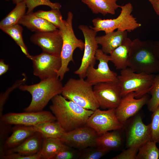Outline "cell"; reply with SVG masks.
Masks as SVG:
<instances>
[{
	"mask_svg": "<svg viewBox=\"0 0 159 159\" xmlns=\"http://www.w3.org/2000/svg\"><path fill=\"white\" fill-rule=\"evenodd\" d=\"M93 90L99 107L103 109L116 108L122 97L117 81L98 83Z\"/></svg>",
	"mask_w": 159,
	"mask_h": 159,
	"instance_id": "8fae6325",
	"label": "cell"
},
{
	"mask_svg": "<svg viewBox=\"0 0 159 159\" xmlns=\"http://www.w3.org/2000/svg\"><path fill=\"white\" fill-rule=\"evenodd\" d=\"M151 4L156 14L159 16V0H148Z\"/></svg>",
	"mask_w": 159,
	"mask_h": 159,
	"instance_id": "f35d334b",
	"label": "cell"
},
{
	"mask_svg": "<svg viewBox=\"0 0 159 159\" xmlns=\"http://www.w3.org/2000/svg\"><path fill=\"white\" fill-rule=\"evenodd\" d=\"M94 14H101L105 16L109 14L114 15L120 6L117 4V0H81Z\"/></svg>",
	"mask_w": 159,
	"mask_h": 159,
	"instance_id": "cb8c5ba5",
	"label": "cell"
},
{
	"mask_svg": "<svg viewBox=\"0 0 159 159\" xmlns=\"http://www.w3.org/2000/svg\"><path fill=\"white\" fill-rule=\"evenodd\" d=\"M132 40L127 37L110 54V61L117 69L122 70L128 67L129 53Z\"/></svg>",
	"mask_w": 159,
	"mask_h": 159,
	"instance_id": "7402d4cb",
	"label": "cell"
},
{
	"mask_svg": "<svg viewBox=\"0 0 159 159\" xmlns=\"http://www.w3.org/2000/svg\"><path fill=\"white\" fill-rule=\"evenodd\" d=\"M33 63V73L41 80L57 77L62 65L60 56L43 52L35 56L27 57Z\"/></svg>",
	"mask_w": 159,
	"mask_h": 159,
	"instance_id": "ba28073f",
	"label": "cell"
},
{
	"mask_svg": "<svg viewBox=\"0 0 159 159\" xmlns=\"http://www.w3.org/2000/svg\"><path fill=\"white\" fill-rule=\"evenodd\" d=\"M70 147L66 144L64 148L54 156L53 159H73L75 156V153Z\"/></svg>",
	"mask_w": 159,
	"mask_h": 159,
	"instance_id": "8d00e7d4",
	"label": "cell"
},
{
	"mask_svg": "<svg viewBox=\"0 0 159 159\" xmlns=\"http://www.w3.org/2000/svg\"><path fill=\"white\" fill-rule=\"evenodd\" d=\"M19 24L35 33L53 31L57 28L47 20L36 16L33 11L26 14L20 20Z\"/></svg>",
	"mask_w": 159,
	"mask_h": 159,
	"instance_id": "44dd1931",
	"label": "cell"
},
{
	"mask_svg": "<svg viewBox=\"0 0 159 159\" xmlns=\"http://www.w3.org/2000/svg\"><path fill=\"white\" fill-rule=\"evenodd\" d=\"M126 127V148L139 147L146 141L151 140L150 124H145L140 115H136Z\"/></svg>",
	"mask_w": 159,
	"mask_h": 159,
	"instance_id": "9a60e30c",
	"label": "cell"
},
{
	"mask_svg": "<svg viewBox=\"0 0 159 159\" xmlns=\"http://www.w3.org/2000/svg\"><path fill=\"white\" fill-rule=\"evenodd\" d=\"M73 16V13L69 11L62 28L59 29L63 43L60 55L62 65L57 77L61 81L63 79L66 73L69 70L68 67L69 63L71 62H74L73 55L74 50L78 48L82 51L85 47V43L77 38L74 34L72 27Z\"/></svg>",
	"mask_w": 159,
	"mask_h": 159,
	"instance_id": "5b68a950",
	"label": "cell"
},
{
	"mask_svg": "<svg viewBox=\"0 0 159 159\" xmlns=\"http://www.w3.org/2000/svg\"><path fill=\"white\" fill-rule=\"evenodd\" d=\"M118 130L107 131L98 135L96 141V147L109 152L120 148L122 146L123 140Z\"/></svg>",
	"mask_w": 159,
	"mask_h": 159,
	"instance_id": "603a6c76",
	"label": "cell"
},
{
	"mask_svg": "<svg viewBox=\"0 0 159 159\" xmlns=\"http://www.w3.org/2000/svg\"><path fill=\"white\" fill-rule=\"evenodd\" d=\"M4 159H40L41 153L30 155H25L18 153H13L3 155L1 158Z\"/></svg>",
	"mask_w": 159,
	"mask_h": 159,
	"instance_id": "d590c367",
	"label": "cell"
},
{
	"mask_svg": "<svg viewBox=\"0 0 159 159\" xmlns=\"http://www.w3.org/2000/svg\"><path fill=\"white\" fill-rule=\"evenodd\" d=\"M30 39L33 43L40 47L43 52L60 56L63 41L59 29L35 33Z\"/></svg>",
	"mask_w": 159,
	"mask_h": 159,
	"instance_id": "e0dca14e",
	"label": "cell"
},
{
	"mask_svg": "<svg viewBox=\"0 0 159 159\" xmlns=\"http://www.w3.org/2000/svg\"><path fill=\"white\" fill-rule=\"evenodd\" d=\"M85 126L94 129L98 135L107 131L121 130L124 126L116 117L115 109L102 110L99 108L94 111Z\"/></svg>",
	"mask_w": 159,
	"mask_h": 159,
	"instance_id": "30bf717a",
	"label": "cell"
},
{
	"mask_svg": "<svg viewBox=\"0 0 159 159\" xmlns=\"http://www.w3.org/2000/svg\"><path fill=\"white\" fill-rule=\"evenodd\" d=\"M138 147H130L122 151L112 159H136L138 151Z\"/></svg>",
	"mask_w": 159,
	"mask_h": 159,
	"instance_id": "e575fe53",
	"label": "cell"
},
{
	"mask_svg": "<svg viewBox=\"0 0 159 159\" xmlns=\"http://www.w3.org/2000/svg\"><path fill=\"white\" fill-rule=\"evenodd\" d=\"M151 120V140L159 143V106L153 112Z\"/></svg>",
	"mask_w": 159,
	"mask_h": 159,
	"instance_id": "1f68e13d",
	"label": "cell"
},
{
	"mask_svg": "<svg viewBox=\"0 0 159 159\" xmlns=\"http://www.w3.org/2000/svg\"><path fill=\"white\" fill-rule=\"evenodd\" d=\"M14 8L0 22L1 30L19 24L20 19L25 14L26 6L23 1L16 4Z\"/></svg>",
	"mask_w": 159,
	"mask_h": 159,
	"instance_id": "4316f807",
	"label": "cell"
},
{
	"mask_svg": "<svg viewBox=\"0 0 159 159\" xmlns=\"http://www.w3.org/2000/svg\"><path fill=\"white\" fill-rule=\"evenodd\" d=\"M63 86L61 80L55 77L41 80L32 85H21L20 90L29 92L32 96L29 105L24 109L25 112H38L43 110L49 101L56 95L61 94Z\"/></svg>",
	"mask_w": 159,
	"mask_h": 159,
	"instance_id": "3957f363",
	"label": "cell"
},
{
	"mask_svg": "<svg viewBox=\"0 0 159 159\" xmlns=\"http://www.w3.org/2000/svg\"><path fill=\"white\" fill-rule=\"evenodd\" d=\"M128 67L137 73L154 74L159 73V60L155 50L154 41L132 40Z\"/></svg>",
	"mask_w": 159,
	"mask_h": 159,
	"instance_id": "7a4b0ae2",
	"label": "cell"
},
{
	"mask_svg": "<svg viewBox=\"0 0 159 159\" xmlns=\"http://www.w3.org/2000/svg\"><path fill=\"white\" fill-rule=\"evenodd\" d=\"M56 121L52 112L47 111L25 112L22 113H8L1 117V122L8 125L34 126L37 124Z\"/></svg>",
	"mask_w": 159,
	"mask_h": 159,
	"instance_id": "4fadbf2b",
	"label": "cell"
},
{
	"mask_svg": "<svg viewBox=\"0 0 159 159\" xmlns=\"http://www.w3.org/2000/svg\"><path fill=\"white\" fill-rule=\"evenodd\" d=\"M6 0V1H9V0Z\"/></svg>",
	"mask_w": 159,
	"mask_h": 159,
	"instance_id": "b9f144b4",
	"label": "cell"
},
{
	"mask_svg": "<svg viewBox=\"0 0 159 159\" xmlns=\"http://www.w3.org/2000/svg\"><path fill=\"white\" fill-rule=\"evenodd\" d=\"M34 14L36 16L51 23L59 29H61L64 25V20L62 19L59 9H52L48 11L39 10Z\"/></svg>",
	"mask_w": 159,
	"mask_h": 159,
	"instance_id": "f1b7e54d",
	"label": "cell"
},
{
	"mask_svg": "<svg viewBox=\"0 0 159 159\" xmlns=\"http://www.w3.org/2000/svg\"><path fill=\"white\" fill-rule=\"evenodd\" d=\"M154 43L156 53L159 60V41H154Z\"/></svg>",
	"mask_w": 159,
	"mask_h": 159,
	"instance_id": "ab89813d",
	"label": "cell"
},
{
	"mask_svg": "<svg viewBox=\"0 0 159 159\" xmlns=\"http://www.w3.org/2000/svg\"><path fill=\"white\" fill-rule=\"evenodd\" d=\"M36 132L33 126L15 125L12 128L11 135L3 144L1 151V156L4 151L18 146Z\"/></svg>",
	"mask_w": 159,
	"mask_h": 159,
	"instance_id": "ac0fdd59",
	"label": "cell"
},
{
	"mask_svg": "<svg viewBox=\"0 0 159 159\" xmlns=\"http://www.w3.org/2000/svg\"><path fill=\"white\" fill-rule=\"evenodd\" d=\"M79 29L83 33L85 39L84 53L80 67L74 73L80 78H85L89 66H95L96 61L95 54L98 46L96 40L97 33L88 26L80 25Z\"/></svg>",
	"mask_w": 159,
	"mask_h": 159,
	"instance_id": "7c38bea8",
	"label": "cell"
},
{
	"mask_svg": "<svg viewBox=\"0 0 159 159\" xmlns=\"http://www.w3.org/2000/svg\"><path fill=\"white\" fill-rule=\"evenodd\" d=\"M33 127L36 132L42 134L44 138H60L65 132L56 120L39 123Z\"/></svg>",
	"mask_w": 159,
	"mask_h": 159,
	"instance_id": "d4e9b609",
	"label": "cell"
},
{
	"mask_svg": "<svg viewBox=\"0 0 159 159\" xmlns=\"http://www.w3.org/2000/svg\"><path fill=\"white\" fill-rule=\"evenodd\" d=\"M43 139L42 134L37 132L18 146L4 151L1 156L13 153L25 155L34 154L41 151Z\"/></svg>",
	"mask_w": 159,
	"mask_h": 159,
	"instance_id": "d6986e66",
	"label": "cell"
},
{
	"mask_svg": "<svg viewBox=\"0 0 159 159\" xmlns=\"http://www.w3.org/2000/svg\"><path fill=\"white\" fill-rule=\"evenodd\" d=\"M109 151L97 147L87 149L80 154L79 158L82 159H99Z\"/></svg>",
	"mask_w": 159,
	"mask_h": 159,
	"instance_id": "d6a6232c",
	"label": "cell"
},
{
	"mask_svg": "<svg viewBox=\"0 0 159 159\" xmlns=\"http://www.w3.org/2000/svg\"><path fill=\"white\" fill-rule=\"evenodd\" d=\"M95 58L99 61L97 67L95 68L93 65L89 67L86 73V81L93 86L101 82L117 81V75L110 70L108 65L111 60L110 56L98 49Z\"/></svg>",
	"mask_w": 159,
	"mask_h": 159,
	"instance_id": "9c48e42d",
	"label": "cell"
},
{
	"mask_svg": "<svg viewBox=\"0 0 159 159\" xmlns=\"http://www.w3.org/2000/svg\"><path fill=\"white\" fill-rule=\"evenodd\" d=\"M155 77L154 74L136 72L129 67L121 70L117 82L122 96L134 92L135 98H141L149 92Z\"/></svg>",
	"mask_w": 159,
	"mask_h": 159,
	"instance_id": "52a82bcc",
	"label": "cell"
},
{
	"mask_svg": "<svg viewBox=\"0 0 159 159\" xmlns=\"http://www.w3.org/2000/svg\"><path fill=\"white\" fill-rule=\"evenodd\" d=\"M134 92L122 96L120 102L115 108V113L119 121L123 125L127 120L135 116L147 103L149 99L146 94L138 99L135 98Z\"/></svg>",
	"mask_w": 159,
	"mask_h": 159,
	"instance_id": "2e32d148",
	"label": "cell"
},
{
	"mask_svg": "<svg viewBox=\"0 0 159 159\" xmlns=\"http://www.w3.org/2000/svg\"><path fill=\"white\" fill-rule=\"evenodd\" d=\"M151 95L147 103L149 110L153 112L159 106V73L155 75L149 92Z\"/></svg>",
	"mask_w": 159,
	"mask_h": 159,
	"instance_id": "4dcf8cb0",
	"label": "cell"
},
{
	"mask_svg": "<svg viewBox=\"0 0 159 159\" xmlns=\"http://www.w3.org/2000/svg\"><path fill=\"white\" fill-rule=\"evenodd\" d=\"M156 143L148 140L139 147L136 159H158L159 158V148Z\"/></svg>",
	"mask_w": 159,
	"mask_h": 159,
	"instance_id": "83f0119b",
	"label": "cell"
},
{
	"mask_svg": "<svg viewBox=\"0 0 159 159\" xmlns=\"http://www.w3.org/2000/svg\"><path fill=\"white\" fill-rule=\"evenodd\" d=\"M9 69V65L6 64L3 59L0 60V75L6 73Z\"/></svg>",
	"mask_w": 159,
	"mask_h": 159,
	"instance_id": "74e56055",
	"label": "cell"
},
{
	"mask_svg": "<svg viewBox=\"0 0 159 159\" xmlns=\"http://www.w3.org/2000/svg\"><path fill=\"white\" fill-rule=\"evenodd\" d=\"M98 135L93 129L85 126L65 132L60 138L69 146L80 149L96 147Z\"/></svg>",
	"mask_w": 159,
	"mask_h": 159,
	"instance_id": "5bb4252c",
	"label": "cell"
},
{
	"mask_svg": "<svg viewBox=\"0 0 159 159\" xmlns=\"http://www.w3.org/2000/svg\"><path fill=\"white\" fill-rule=\"evenodd\" d=\"M12 1L14 4H17L23 1L24 0H12Z\"/></svg>",
	"mask_w": 159,
	"mask_h": 159,
	"instance_id": "60d3db41",
	"label": "cell"
},
{
	"mask_svg": "<svg viewBox=\"0 0 159 159\" xmlns=\"http://www.w3.org/2000/svg\"><path fill=\"white\" fill-rule=\"evenodd\" d=\"M66 145L60 138H44L40 151L41 159H53Z\"/></svg>",
	"mask_w": 159,
	"mask_h": 159,
	"instance_id": "484cf974",
	"label": "cell"
},
{
	"mask_svg": "<svg viewBox=\"0 0 159 159\" xmlns=\"http://www.w3.org/2000/svg\"><path fill=\"white\" fill-rule=\"evenodd\" d=\"M18 24L2 30L9 35L20 47L22 52L27 57L29 55L22 37L23 28Z\"/></svg>",
	"mask_w": 159,
	"mask_h": 159,
	"instance_id": "f546056e",
	"label": "cell"
},
{
	"mask_svg": "<svg viewBox=\"0 0 159 159\" xmlns=\"http://www.w3.org/2000/svg\"><path fill=\"white\" fill-rule=\"evenodd\" d=\"M50 109L65 132L85 126L93 111L86 109L57 95L51 100Z\"/></svg>",
	"mask_w": 159,
	"mask_h": 159,
	"instance_id": "6da1fadb",
	"label": "cell"
},
{
	"mask_svg": "<svg viewBox=\"0 0 159 159\" xmlns=\"http://www.w3.org/2000/svg\"><path fill=\"white\" fill-rule=\"evenodd\" d=\"M120 7L121 9L120 13L116 18L103 19L99 17L95 18L92 21L94 27H90L96 32L103 31L106 34L116 29L131 32L141 27V24L132 14L133 7L131 3L120 6Z\"/></svg>",
	"mask_w": 159,
	"mask_h": 159,
	"instance_id": "8992f818",
	"label": "cell"
},
{
	"mask_svg": "<svg viewBox=\"0 0 159 159\" xmlns=\"http://www.w3.org/2000/svg\"><path fill=\"white\" fill-rule=\"evenodd\" d=\"M26 80V77L24 75V78L20 80H17L13 85L8 89L3 94H1L0 96V117L2 116V111L4 105L10 93L15 89L19 87L21 85L24 84Z\"/></svg>",
	"mask_w": 159,
	"mask_h": 159,
	"instance_id": "836d02e7",
	"label": "cell"
},
{
	"mask_svg": "<svg viewBox=\"0 0 159 159\" xmlns=\"http://www.w3.org/2000/svg\"><path fill=\"white\" fill-rule=\"evenodd\" d=\"M84 79H69L63 86L61 94L86 109L95 111L100 107L93 87Z\"/></svg>",
	"mask_w": 159,
	"mask_h": 159,
	"instance_id": "277c9868",
	"label": "cell"
},
{
	"mask_svg": "<svg viewBox=\"0 0 159 159\" xmlns=\"http://www.w3.org/2000/svg\"><path fill=\"white\" fill-rule=\"evenodd\" d=\"M127 37V31L117 30L103 36H97L96 40L97 44L101 46L102 51L106 54H110Z\"/></svg>",
	"mask_w": 159,
	"mask_h": 159,
	"instance_id": "ffe728a7",
	"label": "cell"
}]
</instances>
